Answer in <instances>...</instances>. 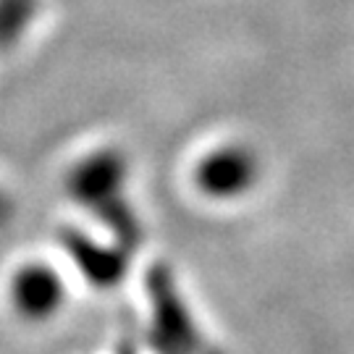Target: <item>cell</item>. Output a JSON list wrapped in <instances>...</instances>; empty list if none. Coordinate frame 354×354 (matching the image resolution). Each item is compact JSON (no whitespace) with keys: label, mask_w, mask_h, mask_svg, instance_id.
<instances>
[{"label":"cell","mask_w":354,"mask_h":354,"mask_svg":"<svg viewBox=\"0 0 354 354\" xmlns=\"http://www.w3.org/2000/svg\"><path fill=\"white\" fill-rule=\"evenodd\" d=\"M124 171L127 163L118 152H97L76 165L71 176V192L82 203L105 207L111 221H121L124 226L131 228V218H127L124 205H118V187L124 181Z\"/></svg>","instance_id":"cell-1"},{"label":"cell","mask_w":354,"mask_h":354,"mask_svg":"<svg viewBox=\"0 0 354 354\" xmlns=\"http://www.w3.org/2000/svg\"><path fill=\"white\" fill-rule=\"evenodd\" d=\"M257 160L244 147H221L210 152L197 168V184L213 197L239 194L254 181Z\"/></svg>","instance_id":"cell-2"},{"label":"cell","mask_w":354,"mask_h":354,"mask_svg":"<svg viewBox=\"0 0 354 354\" xmlns=\"http://www.w3.org/2000/svg\"><path fill=\"white\" fill-rule=\"evenodd\" d=\"M16 302L32 315H42L58 302V279L50 270L29 268L16 281Z\"/></svg>","instance_id":"cell-3"},{"label":"cell","mask_w":354,"mask_h":354,"mask_svg":"<svg viewBox=\"0 0 354 354\" xmlns=\"http://www.w3.org/2000/svg\"><path fill=\"white\" fill-rule=\"evenodd\" d=\"M37 0H0V45H8L26 29Z\"/></svg>","instance_id":"cell-4"},{"label":"cell","mask_w":354,"mask_h":354,"mask_svg":"<svg viewBox=\"0 0 354 354\" xmlns=\"http://www.w3.org/2000/svg\"><path fill=\"white\" fill-rule=\"evenodd\" d=\"M6 215H8V203H6V197L0 194V223L6 221Z\"/></svg>","instance_id":"cell-5"}]
</instances>
